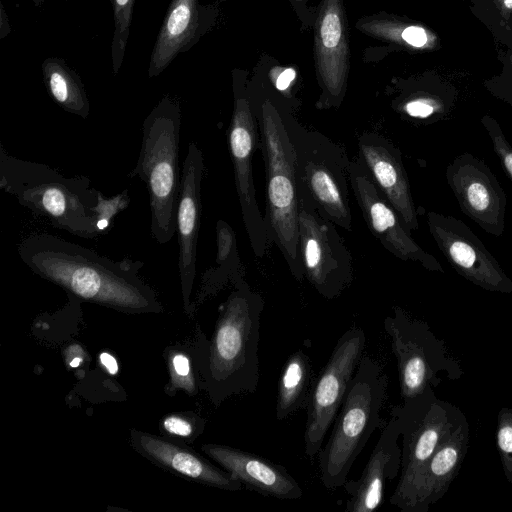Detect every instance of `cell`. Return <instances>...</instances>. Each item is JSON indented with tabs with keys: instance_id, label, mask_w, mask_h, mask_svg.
I'll use <instances>...</instances> for the list:
<instances>
[{
	"instance_id": "44dd1931",
	"label": "cell",
	"mask_w": 512,
	"mask_h": 512,
	"mask_svg": "<svg viewBox=\"0 0 512 512\" xmlns=\"http://www.w3.org/2000/svg\"><path fill=\"white\" fill-rule=\"evenodd\" d=\"M132 442L145 457L170 472L223 490L238 491L243 488L242 483L227 471L175 443L140 432L132 433Z\"/></svg>"
},
{
	"instance_id": "83f0119b",
	"label": "cell",
	"mask_w": 512,
	"mask_h": 512,
	"mask_svg": "<svg viewBox=\"0 0 512 512\" xmlns=\"http://www.w3.org/2000/svg\"><path fill=\"white\" fill-rule=\"evenodd\" d=\"M496 442L504 475L512 483V409L503 407L497 416Z\"/></svg>"
},
{
	"instance_id": "1f68e13d",
	"label": "cell",
	"mask_w": 512,
	"mask_h": 512,
	"mask_svg": "<svg viewBox=\"0 0 512 512\" xmlns=\"http://www.w3.org/2000/svg\"><path fill=\"white\" fill-rule=\"evenodd\" d=\"M163 427L167 433L181 437L192 435L195 429L192 421L176 415L166 417L163 421Z\"/></svg>"
},
{
	"instance_id": "2e32d148",
	"label": "cell",
	"mask_w": 512,
	"mask_h": 512,
	"mask_svg": "<svg viewBox=\"0 0 512 512\" xmlns=\"http://www.w3.org/2000/svg\"><path fill=\"white\" fill-rule=\"evenodd\" d=\"M204 158L198 145L190 141L184 159L176 216L178 269L184 301L188 303L196 274L197 242L201 222V186Z\"/></svg>"
},
{
	"instance_id": "ac0fdd59",
	"label": "cell",
	"mask_w": 512,
	"mask_h": 512,
	"mask_svg": "<svg viewBox=\"0 0 512 512\" xmlns=\"http://www.w3.org/2000/svg\"><path fill=\"white\" fill-rule=\"evenodd\" d=\"M358 148V157L405 226L417 230V210L398 148L375 132H364Z\"/></svg>"
},
{
	"instance_id": "7c38bea8",
	"label": "cell",
	"mask_w": 512,
	"mask_h": 512,
	"mask_svg": "<svg viewBox=\"0 0 512 512\" xmlns=\"http://www.w3.org/2000/svg\"><path fill=\"white\" fill-rule=\"evenodd\" d=\"M257 118L249 100L235 94L234 109L228 130V143L234 168L235 186L242 214V221L252 251L263 257L271 241L265 218L256 200L252 159L258 137Z\"/></svg>"
},
{
	"instance_id": "e575fe53",
	"label": "cell",
	"mask_w": 512,
	"mask_h": 512,
	"mask_svg": "<svg viewBox=\"0 0 512 512\" xmlns=\"http://www.w3.org/2000/svg\"><path fill=\"white\" fill-rule=\"evenodd\" d=\"M295 78V71L291 68L282 71L276 79L275 86L278 90H286L293 79Z\"/></svg>"
},
{
	"instance_id": "52a82bcc",
	"label": "cell",
	"mask_w": 512,
	"mask_h": 512,
	"mask_svg": "<svg viewBox=\"0 0 512 512\" xmlns=\"http://www.w3.org/2000/svg\"><path fill=\"white\" fill-rule=\"evenodd\" d=\"M280 114L293 145L299 197L310 201L328 221L351 231V159L346 150L321 132L302 126L290 115Z\"/></svg>"
},
{
	"instance_id": "7a4b0ae2",
	"label": "cell",
	"mask_w": 512,
	"mask_h": 512,
	"mask_svg": "<svg viewBox=\"0 0 512 512\" xmlns=\"http://www.w3.org/2000/svg\"><path fill=\"white\" fill-rule=\"evenodd\" d=\"M0 189L54 228L92 239L100 236V191L86 176L65 177L47 164L8 154L0 144Z\"/></svg>"
},
{
	"instance_id": "d4e9b609",
	"label": "cell",
	"mask_w": 512,
	"mask_h": 512,
	"mask_svg": "<svg viewBox=\"0 0 512 512\" xmlns=\"http://www.w3.org/2000/svg\"><path fill=\"white\" fill-rule=\"evenodd\" d=\"M41 69L44 84L53 101L66 112L86 119L90 104L81 78L60 58H46Z\"/></svg>"
},
{
	"instance_id": "4dcf8cb0",
	"label": "cell",
	"mask_w": 512,
	"mask_h": 512,
	"mask_svg": "<svg viewBox=\"0 0 512 512\" xmlns=\"http://www.w3.org/2000/svg\"><path fill=\"white\" fill-rule=\"evenodd\" d=\"M483 124L492 140L494 151L512 179V146L507 142L501 128L492 118H484Z\"/></svg>"
},
{
	"instance_id": "ffe728a7",
	"label": "cell",
	"mask_w": 512,
	"mask_h": 512,
	"mask_svg": "<svg viewBox=\"0 0 512 512\" xmlns=\"http://www.w3.org/2000/svg\"><path fill=\"white\" fill-rule=\"evenodd\" d=\"M211 23L210 9L199 0H172L151 52L149 78L160 75L180 53L192 48Z\"/></svg>"
},
{
	"instance_id": "3957f363",
	"label": "cell",
	"mask_w": 512,
	"mask_h": 512,
	"mask_svg": "<svg viewBox=\"0 0 512 512\" xmlns=\"http://www.w3.org/2000/svg\"><path fill=\"white\" fill-rule=\"evenodd\" d=\"M264 300L242 277L220 306L208 348L207 376L219 400L253 393L260 380L258 347Z\"/></svg>"
},
{
	"instance_id": "ba28073f",
	"label": "cell",
	"mask_w": 512,
	"mask_h": 512,
	"mask_svg": "<svg viewBox=\"0 0 512 512\" xmlns=\"http://www.w3.org/2000/svg\"><path fill=\"white\" fill-rule=\"evenodd\" d=\"M400 419L402 455L400 478L390 503L411 512L423 472L434 452L453 430L462 414L451 404L437 399L432 389L392 408Z\"/></svg>"
},
{
	"instance_id": "9a60e30c",
	"label": "cell",
	"mask_w": 512,
	"mask_h": 512,
	"mask_svg": "<svg viewBox=\"0 0 512 512\" xmlns=\"http://www.w3.org/2000/svg\"><path fill=\"white\" fill-rule=\"evenodd\" d=\"M446 176L463 213L487 233L500 237L505 227L506 195L490 168L464 153L449 164Z\"/></svg>"
},
{
	"instance_id": "603a6c76",
	"label": "cell",
	"mask_w": 512,
	"mask_h": 512,
	"mask_svg": "<svg viewBox=\"0 0 512 512\" xmlns=\"http://www.w3.org/2000/svg\"><path fill=\"white\" fill-rule=\"evenodd\" d=\"M469 444V426L462 415L428 462L421 477L411 512H426L440 500L458 475Z\"/></svg>"
},
{
	"instance_id": "d590c367",
	"label": "cell",
	"mask_w": 512,
	"mask_h": 512,
	"mask_svg": "<svg viewBox=\"0 0 512 512\" xmlns=\"http://www.w3.org/2000/svg\"><path fill=\"white\" fill-rule=\"evenodd\" d=\"M100 362L111 375H115L118 372V364L115 358L109 353H101Z\"/></svg>"
},
{
	"instance_id": "f35d334b",
	"label": "cell",
	"mask_w": 512,
	"mask_h": 512,
	"mask_svg": "<svg viewBox=\"0 0 512 512\" xmlns=\"http://www.w3.org/2000/svg\"><path fill=\"white\" fill-rule=\"evenodd\" d=\"M506 8L512 9V0H504Z\"/></svg>"
},
{
	"instance_id": "277c9868",
	"label": "cell",
	"mask_w": 512,
	"mask_h": 512,
	"mask_svg": "<svg viewBox=\"0 0 512 512\" xmlns=\"http://www.w3.org/2000/svg\"><path fill=\"white\" fill-rule=\"evenodd\" d=\"M388 377L381 364L363 355L348 386L327 443L317 455L320 479L328 490L343 488L355 460L371 435L385 424L381 417Z\"/></svg>"
},
{
	"instance_id": "5b68a950",
	"label": "cell",
	"mask_w": 512,
	"mask_h": 512,
	"mask_svg": "<svg viewBox=\"0 0 512 512\" xmlns=\"http://www.w3.org/2000/svg\"><path fill=\"white\" fill-rule=\"evenodd\" d=\"M180 127L179 102L166 95L143 122L139 158L128 175L138 177L147 187L151 235L159 244L168 243L176 232Z\"/></svg>"
},
{
	"instance_id": "30bf717a",
	"label": "cell",
	"mask_w": 512,
	"mask_h": 512,
	"mask_svg": "<svg viewBox=\"0 0 512 512\" xmlns=\"http://www.w3.org/2000/svg\"><path fill=\"white\" fill-rule=\"evenodd\" d=\"M298 233L304 278L322 297H339L354 278L350 251L336 225L303 197H299Z\"/></svg>"
},
{
	"instance_id": "484cf974",
	"label": "cell",
	"mask_w": 512,
	"mask_h": 512,
	"mask_svg": "<svg viewBox=\"0 0 512 512\" xmlns=\"http://www.w3.org/2000/svg\"><path fill=\"white\" fill-rule=\"evenodd\" d=\"M217 252L215 267H211L203 275L204 286L225 284L234 282L243 276V267L240 262L237 249L236 236L231 226L224 220H218L216 224Z\"/></svg>"
},
{
	"instance_id": "7402d4cb",
	"label": "cell",
	"mask_w": 512,
	"mask_h": 512,
	"mask_svg": "<svg viewBox=\"0 0 512 512\" xmlns=\"http://www.w3.org/2000/svg\"><path fill=\"white\" fill-rule=\"evenodd\" d=\"M317 59L326 107L338 105L347 76V41L339 0H328L322 10L317 33Z\"/></svg>"
},
{
	"instance_id": "4316f807",
	"label": "cell",
	"mask_w": 512,
	"mask_h": 512,
	"mask_svg": "<svg viewBox=\"0 0 512 512\" xmlns=\"http://www.w3.org/2000/svg\"><path fill=\"white\" fill-rule=\"evenodd\" d=\"M136 0H111L114 32L111 43L112 69L117 74L122 66Z\"/></svg>"
},
{
	"instance_id": "8d00e7d4",
	"label": "cell",
	"mask_w": 512,
	"mask_h": 512,
	"mask_svg": "<svg viewBox=\"0 0 512 512\" xmlns=\"http://www.w3.org/2000/svg\"><path fill=\"white\" fill-rule=\"evenodd\" d=\"M10 32L8 17L5 13L4 7L1 4L0 8V39H3Z\"/></svg>"
},
{
	"instance_id": "74e56055",
	"label": "cell",
	"mask_w": 512,
	"mask_h": 512,
	"mask_svg": "<svg viewBox=\"0 0 512 512\" xmlns=\"http://www.w3.org/2000/svg\"><path fill=\"white\" fill-rule=\"evenodd\" d=\"M81 363H82V358H81V356H79V357H73V358H71V359H70V362H69V365H70V367H72V368H76V367H78Z\"/></svg>"
},
{
	"instance_id": "6da1fadb",
	"label": "cell",
	"mask_w": 512,
	"mask_h": 512,
	"mask_svg": "<svg viewBox=\"0 0 512 512\" xmlns=\"http://www.w3.org/2000/svg\"><path fill=\"white\" fill-rule=\"evenodd\" d=\"M17 251L31 271L77 299L128 313L161 310L152 289L138 276L144 264L140 260L115 261L47 233L29 235Z\"/></svg>"
},
{
	"instance_id": "e0dca14e",
	"label": "cell",
	"mask_w": 512,
	"mask_h": 512,
	"mask_svg": "<svg viewBox=\"0 0 512 512\" xmlns=\"http://www.w3.org/2000/svg\"><path fill=\"white\" fill-rule=\"evenodd\" d=\"M400 435V419L391 410V417L382 427L362 474L357 480H347L343 486L349 495L345 507L347 511L372 512L381 506L386 481L393 480L401 469Z\"/></svg>"
},
{
	"instance_id": "4fadbf2b",
	"label": "cell",
	"mask_w": 512,
	"mask_h": 512,
	"mask_svg": "<svg viewBox=\"0 0 512 512\" xmlns=\"http://www.w3.org/2000/svg\"><path fill=\"white\" fill-rule=\"evenodd\" d=\"M349 180L369 230L386 250L403 261L415 262L430 271L443 272L437 259L413 240L411 231L378 188L359 157L350 161Z\"/></svg>"
},
{
	"instance_id": "836d02e7",
	"label": "cell",
	"mask_w": 512,
	"mask_h": 512,
	"mask_svg": "<svg viewBox=\"0 0 512 512\" xmlns=\"http://www.w3.org/2000/svg\"><path fill=\"white\" fill-rule=\"evenodd\" d=\"M402 38L409 45L414 47H422L427 42L426 31L418 26H409L402 32Z\"/></svg>"
},
{
	"instance_id": "8fae6325",
	"label": "cell",
	"mask_w": 512,
	"mask_h": 512,
	"mask_svg": "<svg viewBox=\"0 0 512 512\" xmlns=\"http://www.w3.org/2000/svg\"><path fill=\"white\" fill-rule=\"evenodd\" d=\"M365 345L366 335L362 328L347 329L337 340L327 363L314 381L304 431L305 454L311 461L317 457L335 421L364 355Z\"/></svg>"
},
{
	"instance_id": "d6a6232c",
	"label": "cell",
	"mask_w": 512,
	"mask_h": 512,
	"mask_svg": "<svg viewBox=\"0 0 512 512\" xmlns=\"http://www.w3.org/2000/svg\"><path fill=\"white\" fill-rule=\"evenodd\" d=\"M404 111L410 117L423 119L434 114L436 106L428 99L418 98L407 102Z\"/></svg>"
},
{
	"instance_id": "5bb4252c",
	"label": "cell",
	"mask_w": 512,
	"mask_h": 512,
	"mask_svg": "<svg viewBox=\"0 0 512 512\" xmlns=\"http://www.w3.org/2000/svg\"><path fill=\"white\" fill-rule=\"evenodd\" d=\"M427 224L438 248L462 277L488 291L512 292V280L463 221L431 211Z\"/></svg>"
},
{
	"instance_id": "8992f818",
	"label": "cell",
	"mask_w": 512,
	"mask_h": 512,
	"mask_svg": "<svg viewBox=\"0 0 512 512\" xmlns=\"http://www.w3.org/2000/svg\"><path fill=\"white\" fill-rule=\"evenodd\" d=\"M265 161V222L272 244L280 250L292 276L304 279L299 251V195L293 145L276 106L265 100L258 116Z\"/></svg>"
},
{
	"instance_id": "f546056e",
	"label": "cell",
	"mask_w": 512,
	"mask_h": 512,
	"mask_svg": "<svg viewBox=\"0 0 512 512\" xmlns=\"http://www.w3.org/2000/svg\"><path fill=\"white\" fill-rule=\"evenodd\" d=\"M171 386L182 388L189 393L195 392V380L190 367L189 358L183 353H175L169 360Z\"/></svg>"
},
{
	"instance_id": "f1b7e54d",
	"label": "cell",
	"mask_w": 512,
	"mask_h": 512,
	"mask_svg": "<svg viewBox=\"0 0 512 512\" xmlns=\"http://www.w3.org/2000/svg\"><path fill=\"white\" fill-rule=\"evenodd\" d=\"M129 203L130 196L127 189L110 198L104 197L100 192L97 204V228L100 236L106 234L112 228L114 217L126 209Z\"/></svg>"
},
{
	"instance_id": "ab89813d",
	"label": "cell",
	"mask_w": 512,
	"mask_h": 512,
	"mask_svg": "<svg viewBox=\"0 0 512 512\" xmlns=\"http://www.w3.org/2000/svg\"><path fill=\"white\" fill-rule=\"evenodd\" d=\"M33 2H35L36 4H39L41 2V0H32Z\"/></svg>"
},
{
	"instance_id": "cb8c5ba5",
	"label": "cell",
	"mask_w": 512,
	"mask_h": 512,
	"mask_svg": "<svg viewBox=\"0 0 512 512\" xmlns=\"http://www.w3.org/2000/svg\"><path fill=\"white\" fill-rule=\"evenodd\" d=\"M310 357L301 349L286 359L278 380L276 419L281 421L308 407L314 384Z\"/></svg>"
},
{
	"instance_id": "d6986e66",
	"label": "cell",
	"mask_w": 512,
	"mask_h": 512,
	"mask_svg": "<svg viewBox=\"0 0 512 512\" xmlns=\"http://www.w3.org/2000/svg\"><path fill=\"white\" fill-rule=\"evenodd\" d=\"M202 450L248 489L282 500H295L303 495L301 486L280 464L225 445L205 444Z\"/></svg>"
},
{
	"instance_id": "9c48e42d",
	"label": "cell",
	"mask_w": 512,
	"mask_h": 512,
	"mask_svg": "<svg viewBox=\"0 0 512 512\" xmlns=\"http://www.w3.org/2000/svg\"><path fill=\"white\" fill-rule=\"evenodd\" d=\"M391 340L403 401L417 398L438 385V373L446 371L457 378L460 367L448 356L444 343L422 320L395 307L383 322Z\"/></svg>"
}]
</instances>
